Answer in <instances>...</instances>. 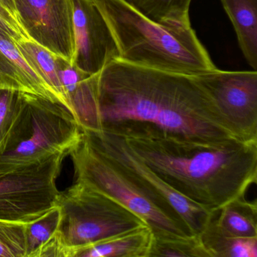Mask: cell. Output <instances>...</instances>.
I'll list each match as a JSON object with an SVG mask.
<instances>
[{
	"mask_svg": "<svg viewBox=\"0 0 257 257\" xmlns=\"http://www.w3.org/2000/svg\"><path fill=\"white\" fill-rule=\"evenodd\" d=\"M92 1L112 31L121 61L192 76L217 69L192 27L171 28L155 23L122 0Z\"/></svg>",
	"mask_w": 257,
	"mask_h": 257,
	"instance_id": "3957f363",
	"label": "cell"
},
{
	"mask_svg": "<svg viewBox=\"0 0 257 257\" xmlns=\"http://www.w3.org/2000/svg\"><path fill=\"white\" fill-rule=\"evenodd\" d=\"M26 224L0 220V257H27Z\"/></svg>",
	"mask_w": 257,
	"mask_h": 257,
	"instance_id": "44dd1931",
	"label": "cell"
},
{
	"mask_svg": "<svg viewBox=\"0 0 257 257\" xmlns=\"http://www.w3.org/2000/svg\"><path fill=\"white\" fill-rule=\"evenodd\" d=\"M73 114L61 103L24 93L22 109L0 145V173L40 163L69 153L82 136Z\"/></svg>",
	"mask_w": 257,
	"mask_h": 257,
	"instance_id": "5b68a950",
	"label": "cell"
},
{
	"mask_svg": "<svg viewBox=\"0 0 257 257\" xmlns=\"http://www.w3.org/2000/svg\"><path fill=\"white\" fill-rule=\"evenodd\" d=\"M18 21L30 40L72 63L75 51L72 0H14Z\"/></svg>",
	"mask_w": 257,
	"mask_h": 257,
	"instance_id": "30bf717a",
	"label": "cell"
},
{
	"mask_svg": "<svg viewBox=\"0 0 257 257\" xmlns=\"http://www.w3.org/2000/svg\"><path fill=\"white\" fill-rule=\"evenodd\" d=\"M24 93L0 89V145L11 130L23 103Z\"/></svg>",
	"mask_w": 257,
	"mask_h": 257,
	"instance_id": "7402d4cb",
	"label": "cell"
},
{
	"mask_svg": "<svg viewBox=\"0 0 257 257\" xmlns=\"http://www.w3.org/2000/svg\"><path fill=\"white\" fill-rule=\"evenodd\" d=\"M149 20L171 28H189L192 0H122Z\"/></svg>",
	"mask_w": 257,
	"mask_h": 257,
	"instance_id": "e0dca14e",
	"label": "cell"
},
{
	"mask_svg": "<svg viewBox=\"0 0 257 257\" xmlns=\"http://www.w3.org/2000/svg\"><path fill=\"white\" fill-rule=\"evenodd\" d=\"M150 256L210 257L198 234L174 238H156L153 236Z\"/></svg>",
	"mask_w": 257,
	"mask_h": 257,
	"instance_id": "d6986e66",
	"label": "cell"
},
{
	"mask_svg": "<svg viewBox=\"0 0 257 257\" xmlns=\"http://www.w3.org/2000/svg\"><path fill=\"white\" fill-rule=\"evenodd\" d=\"M16 43L19 52L30 67L49 87L60 103L73 114L58 76L57 55L28 39H22Z\"/></svg>",
	"mask_w": 257,
	"mask_h": 257,
	"instance_id": "2e32d148",
	"label": "cell"
},
{
	"mask_svg": "<svg viewBox=\"0 0 257 257\" xmlns=\"http://www.w3.org/2000/svg\"><path fill=\"white\" fill-rule=\"evenodd\" d=\"M58 206L61 257H76L91 243L147 225L122 204L79 182L61 192Z\"/></svg>",
	"mask_w": 257,
	"mask_h": 257,
	"instance_id": "8992f818",
	"label": "cell"
},
{
	"mask_svg": "<svg viewBox=\"0 0 257 257\" xmlns=\"http://www.w3.org/2000/svg\"><path fill=\"white\" fill-rule=\"evenodd\" d=\"M153 240L151 228L142 225L91 243L76 257H149Z\"/></svg>",
	"mask_w": 257,
	"mask_h": 257,
	"instance_id": "4fadbf2b",
	"label": "cell"
},
{
	"mask_svg": "<svg viewBox=\"0 0 257 257\" xmlns=\"http://www.w3.org/2000/svg\"><path fill=\"white\" fill-rule=\"evenodd\" d=\"M76 181L122 204L151 228L156 238L191 235L171 204L96 147L82 132L70 150Z\"/></svg>",
	"mask_w": 257,
	"mask_h": 257,
	"instance_id": "277c9868",
	"label": "cell"
},
{
	"mask_svg": "<svg viewBox=\"0 0 257 257\" xmlns=\"http://www.w3.org/2000/svg\"><path fill=\"white\" fill-rule=\"evenodd\" d=\"M83 132L99 150L162 195L191 234H199L217 212L211 211L174 190L137 155L122 137L106 130L98 133Z\"/></svg>",
	"mask_w": 257,
	"mask_h": 257,
	"instance_id": "ba28073f",
	"label": "cell"
},
{
	"mask_svg": "<svg viewBox=\"0 0 257 257\" xmlns=\"http://www.w3.org/2000/svg\"><path fill=\"white\" fill-rule=\"evenodd\" d=\"M75 51L72 64L90 75L119 60L115 37L92 0H72Z\"/></svg>",
	"mask_w": 257,
	"mask_h": 257,
	"instance_id": "8fae6325",
	"label": "cell"
},
{
	"mask_svg": "<svg viewBox=\"0 0 257 257\" xmlns=\"http://www.w3.org/2000/svg\"><path fill=\"white\" fill-rule=\"evenodd\" d=\"M60 218L61 212L57 205L37 220L26 224L27 257H35L39 249L53 237Z\"/></svg>",
	"mask_w": 257,
	"mask_h": 257,
	"instance_id": "ffe728a7",
	"label": "cell"
},
{
	"mask_svg": "<svg viewBox=\"0 0 257 257\" xmlns=\"http://www.w3.org/2000/svg\"><path fill=\"white\" fill-rule=\"evenodd\" d=\"M0 89L16 90L60 103L52 90L25 61L16 41L5 35H0Z\"/></svg>",
	"mask_w": 257,
	"mask_h": 257,
	"instance_id": "7c38bea8",
	"label": "cell"
},
{
	"mask_svg": "<svg viewBox=\"0 0 257 257\" xmlns=\"http://www.w3.org/2000/svg\"><path fill=\"white\" fill-rule=\"evenodd\" d=\"M122 137L138 156L180 195L211 210L243 197L257 181V141H190L149 123L103 126Z\"/></svg>",
	"mask_w": 257,
	"mask_h": 257,
	"instance_id": "7a4b0ae2",
	"label": "cell"
},
{
	"mask_svg": "<svg viewBox=\"0 0 257 257\" xmlns=\"http://www.w3.org/2000/svg\"><path fill=\"white\" fill-rule=\"evenodd\" d=\"M243 141H257V72L216 70L195 76Z\"/></svg>",
	"mask_w": 257,
	"mask_h": 257,
	"instance_id": "9c48e42d",
	"label": "cell"
},
{
	"mask_svg": "<svg viewBox=\"0 0 257 257\" xmlns=\"http://www.w3.org/2000/svg\"><path fill=\"white\" fill-rule=\"evenodd\" d=\"M68 153L54 155L40 163L0 173V220L29 223L58 205L57 186Z\"/></svg>",
	"mask_w": 257,
	"mask_h": 257,
	"instance_id": "52a82bcc",
	"label": "cell"
},
{
	"mask_svg": "<svg viewBox=\"0 0 257 257\" xmlns=\"http://www.w3.org/2000/svg\"><path fill=\"white\" fill-rule=\"evenodd\" d=\"M214 216L198 234L210 257H257V237L222 234L215 223Z\"/></svg>",
	"mask_w": 257,
	"mask_h": 257,
	"instance_id": "ac0fdd59",
	"label": "cell"
},
{
	"mask_svg": "<svg viewBox=\"0 0 257 257\" xmlns=\"http://www.w3.org/2000/svg\"><path fill=\"white\" fill-rule=\"evenodd\" d=\"M237 35L240 50L257 70V0H220Z\"/></svg>",
	"mask_w": 257,
	"mask_h": 257,
	"instance_id": "5bb4252c",
	"label": "cell"
},
{
	"mask_svg": "<svg viewBox=\"0 0 257 257\" xmlns=\"http://www.w3.org/2000/svg\"><path fill=\"white\" fill-rule=\"evenodd\" d=\"M0 35L8 36L16 42L22 39H26L1 17H0Z\"/></svg>",
	"mask_w": 257,
	"mask_h": 257,
	"instance_id": "cb8c5ba5",
	"label": "cell"
},
{
	"mask_svg": "<svg viewBox=\"0 0 257 257\" xmlns=\"http://www.w3.org/2000/svg\"><path fill=\"white\" fill-rule=\"evenodd\" d=\"M0 4L18 21L16 8H15L14 0H0Z\"/></svg>",
	"mask_w": 257,
	"mask_h": 257,
	"instance_id": "d4e9b609",
	"label": "cell"
},
{
	"mask_svg": "<svg viewBox=\"0 0 257 257\" xmlns=\"http://www.w3.org/2000/svg\"><path fill=\"white\" fill-rule=\"evenodd\" d=\"M215 223L225 235L235 237H257L256 201L245 197L234 199L216 212Z\"/></svg>",
	"mask_w": 257,
	"mask_h": 257,
	"instance_id": "9a60e30c",
	"label": "cell"
},
{
	"mask_svg": "<svg viewBox=\"0 0 257 257\" xmlns=\"http://www.w3.org/2000/svg\"><path fill=\"white\" fill-rule=\"evenodd\" d=\"M0 17L2 18L4 20H5L7 23L10 24L16 31H17L19 34H22L24 37L30 40L28 36H27L26 33L22 29L19 22L1 4H0Z\"/></svg>",
	"mask_w": 257,
	"mask_h": 257,
	"instance_id": "603a6c76",
	"label": "cell"
},
{
	"mask_svg": "<svg viewBox=\"0 0 257 257\" xmlns=\"http://www.w3.org/2000/svg\"><path fill=\"white\" fill-rule=\"evenodd\" d=\"M97 89L102 127L120 121H140L190 141H243L195 76L116 60L97 74Z\"/></svg>",
	"mask_w": 257,
	"mask_h": 257,
	"instance_id": "6da1fadb",
	"label": "cell"
}]
</instances>
